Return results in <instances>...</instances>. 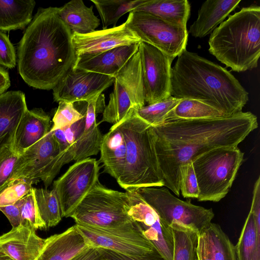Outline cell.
I'll list each match as a JSON object with an SVG mask.
<instances>
[{
	"instance_id": "6da1fadb",
	"label": "cell",
	"mask_w": 260,
	"mask_h": 260,
	"mask_svg": "<svg viewBox=\"0 0 260 260\" xmlns=\"http://www.w3.org/2000/svg\"><path fill=\"white\" fill-rule=\"evenodd\" d=\"M257 126L256 116L243 111L216 118L170 120L153 126L164 186L179 196L182 166L213 149L238 146Z\"/></svg>"
},
{
	"instance_id": "7a4b0ae2",
	"label": "cell",
	"mask_w": 260,
	"mask_h": 260,
	"mask_svg": "<svg viewBox=\"0 0 260 260\" xmlns=\"http://www.w3.org/2000/svg\"><path fill=\"white\" fill-rule=\"evenodd\" d=\"M58 10L40 8L18 44L19 74L35 88L52 89L76 59L72 32L59 17Z\"/></svg>"
},
{
	"instance_id": "3957f363",
	"label": "cell",
	"mask_w": 260,
	"mask_h": 260,
	"mask_svg": "<svg viewBox=\"0 0 260 260\" xmlns=\"http://www.w3.org/2000/svg\"><path fill=\"white\" fill-rule=\"evenodd\" d=\"M171 96L201 101L230 116L242 111L248 93L227 70L184 50L171 68Z\"/></svg>"
},
{
	"instance_id": "277c9868",
	"label": "cell",
	"mask_w": 260,
	"mask_h": 260,
	"mask_svg": "<svg viewBox=\"0 0 260 260\" xmlns=\"http://www.w3.org/2000/svg\"><path fill=\"white\" fill-rule=\"evenodd\" d=\"M209 52L237 72L257 68L260 56V7H244L211 34Z\"/></svg>"
},
{
	"instance_id": "5b68a950",
	"label": "cell",
	"mask_w": 260,
	"mask_h": 260,
	"mask_svg": "<svg viewBox=\"0 0 260 260\" xmlns=\"http://www.w3.org/2000/svg\"><path fill=\"white\" fill-rule=\"evenodd\" d=\"M124 138L126 154L122 175L117 180L124 189L164 186L155 149L153 126L132 109L116 124Z\"/></svg>"
},
{
	"instance_id": "8992f818",
	"label": "cell",
	"mask_w": 260,
	"mask_h": 260,
	"mask_svg": "<svg viewBox=\"0 0 260 260\" xmlns=\"http://www.w3.org/2000/svg\"><path fill=\"white\" fill-rule=\"evenodd\" d=\"M238 146L219 147L192 159L199 201L217 202L229 192L243 160Z\"/></svg>"
},
{
	"instance_id": "52a82bcc",
	"label": "cell",
	"mask_w": 260,
	"mask_h": 260,
	"mask_svg": "<svg viewBox=\"0 0 260 260\" xmlns=\"http://www.w3.org/2000/svg\"><path fill=\"white\" fill-rule=\"evenodd\" d=\"M129 206L126 191L108 188L99 180L69 217L77 224L115 226L133 221L128 215Z\"/></svg>"
},
{
	"instance_id": "ba28073f",
	"label": "cell",
	"mask_w": 260,
	"mask_h": 260,
	"mask_svg": "<svg viewBox=\"0 0 260 260\" xmlns=\"http://www.w3.org/2000/svg\"><path fill=\"white\" fill-rule=\"evenodd\" d=\"M73 160L70 156L60 153L52 133L50 131L19 155L8 184L17 179L29 180L34 184L42 181L47 188L63 166Z\"/></svg>"
},
{
	"instance_id": "9c48e42d",
	"label": "cell",
	"mask_w": 260,
	"mask_h": 260,
	"mask_svg": "<svg viewBox=\"0 0 260 260\" xmlns=\"http://www.w3.org/2000/svg\"><path fill=\"white\" fill-rule=\"evenodd\" d=\"M113 91L103 113L101 122L116 124L133 109L145 106L141 59L136 53L114 77Z\"/></svg>"
},
{
	"instance_id": "30bf717a",
	"label": "cell",
	"mask_w": 260,
	"mask_h": 260,
	"mask_svg": "<svg viewBox=\"0 0 260 260\" xmlns=\"http://www.w3.org/2000/svg\"><path fill=\"white\" fill-rule=\"evenodd\" d=\"M139 194L170 225L176 222L188 226L199 234L212 222L214 213L211 208L183 201L172 194L166 187H147L136 189Z\"/></svg>"
},
{
	"instance_id": "8fae6325",
	"label": "cell",
	"mask_w": 260,
	"mask_h": 260,
	"mask_svg": "<svg viewBox=\"0 0 260 260\" xmlns=\"http://www.w3.org/2000/svg\"><path fill=\"white\" fill-rule=\"evenodd\" d=\"M74 225L88 247L129 255H141L156 249L134 221L106 227L77 223Z\"/></svg>"
},
{
	"instance_id": "7c38bea8",
	"label": "cell",
	"mask_w": 260,
	"mask_h": 260,
	"mask_svg": "<svg viewBox=\"0 0 260 260\" xmlns=\"http://www.w3.org/2000/svg\"><path fill=\"white\" fill-rule=\"evenodd\" d=\"M125 22L141 42L155 47L174 59L186 49L188 36L187 27L141 12L129 13Z\"/></svg>"
},
{
	"instance_id": "4fadbf2b",
	"label": "cell",
	"mask_w": 260,
	"mask_h": 260,
	"mask_svg": "<svg viewBox=\"0 0 260 260\" xmlns=\"http://www.w3.org/2000/svg\"><path fill=\"white\" fill-rule=\"evenodd\" d=\"M99 161L88 157L76 161L59 178L53 189L58 199L63 217L70 215L99 180Z\"/></svg>"
},
{
	"instance_id": "5bb4252c",
	"label": "cell",
	"mask_w": 260,
	"mask_h": 260,
	"mask_svg": "<svg viewBox=\"0 0 260 260\" xmlns=\"http://www.w3.org/2000/svg\"><path fill=\"white\" fill-rule=\"evenodd\" d=\"M140 54L145 102L153 104L171 96V64L174 59L141 42Z\"/></svg>"
},
{
	"instance_id": "9a60e30c",
	"label": "cell",
	"mask_w": 260,
	"mask_h": 260,
	"mask_svg": "<svg viewBox=\"0 0 260 260\" xmlns=\"http://www.w3.org/2000/svg\"><path fill=\"white\" fill-rule=\"evenodd\" d=\"M125 191L129 198V216L164 258L172 260L173 239L170 226L159 217L136 189Z\"/></svg>"
},
{
	"instance_id": "2e32d148",
	"label": "cell",
	"mask_w": 260,
	"mask_h": 260,
	"mask_svg": "<svg viewBox=\"0 0 260 260\" xmlns=\"http://www.w3.org/2000/svg\"><path fill=\"white\" fill-rule=\"evenodd\" d=\"M114 78L71 67L52 89L54 101L70 103L87 101L102 93Z\"/></svg>"
},
{
	"instance_id": "e0dca14e",
	"label": "cell",
	"mask_w": 260,
	"mask_h": 260,
	"mask_svg": "<svg viewBox=\"0 0 260 260\" xmlns=\"http://www.w3.org/2000/svg\"><path fill=\"white\" fill-rule=\"evenodd\" d=\"M72 41L76 57L92 56L117 47L141 42L125 22L87 34L72 33Z\"/></svg>"
},
{
	"instance_id": "ac0fdd59",
	"label": "cell",
	"mask_w": 260,
	"mask_h": 260,
	"mask_svg": "<svg viewBox=\"0 0 260 260\" xmlns=\"http://www.w3.org/2000/svg\"><path fill=\"white\" fill-rule=\"evenodd\" d=\"M103 93H99L86 101L74 103L75 108L85 116L83 131L75 145L74 160H82L100 152L103 137L96 122V117L103 113L106 107Z\"/></svg>"
},
{
	"instance_id": "d6986e66",
	"label": "cell",
	"mask_w": 260,
	"mask_h": 260,
	"mask_svg": "<svg viewBox=\"0 0 260 260\" xmlns=\"http://www.w3.org/2000/svg\"><path fill=\"white\" fill-rule=\"evenodd\" d=\"M34 229L20 224L0 236V247L14 260H36L45 243Z\"/></svg>"
},
{
	"instance_id": "ffe728a7",
	"label": "cell",
	"mask_w": 260,
	"mask_h": 260,
	"mask_svg": "<svg viewBox=\"0 0 260 260\" xmlns=\"http://www.w3.org/2000/svg\"><path fill=\"white\" fill-rule=\"evenodd\" d=\"M28 110L22 91H9L0 94V152L12 146L18 126Z\"/></svg>"
},
{
	"instance_id": "44dd1931",
	"label": "cell",
	"mask_w": 260,
	"mask_h": 260,
	"mask_svg": "<svg viewBox=\"0 0 260 260\" xmlns=\"http://www.w3.org/2000/svg\"><path fill=\"white\" fill-rule=\"evenodd\" d=\"M139 44L117 47L92 56L76 57L72 67L114 77L138 52Z\"/></svg>"
},
{
	"instance_id": "7402d4cb",
	"label": "cell",
	"mask_w": 260,
	"mask_h": 260,
	"mask_svg": "<svg viewBox=\"0 0 260 260\" xmlns=\"http://www.w3.org/2000/svg\"><path fill=\"white\" fill-rule=\"evenodd\" d=\"M51 129L50 116L41 108L28 110L16 129L12 147L21 154L44 137Z\"/></svg>"
},
{
	"instance_id": "603a6c76",
	"label": "cell",
	"mask_w": 260,
	"mask_h": 260,
	"mask_svg": "<svg viewBox=\"0 0 260 260\" xmlns=\"http://www.w3.org/2000/svg\"><path fill=\"white\" fill-rule=\"evenodd\" d=\"M88 247L73 225L45 239L44 247L36 260H70Z\"/></svg>"
},
{
	"instance_id": "cb8c5ba5",
	"label": "cell",
	"mask_w": 260,
	"mask_h": 260,
	"mask_svg": "<svg viewBox=\"0 0 260 260\" xmlns=\"http://www.w3.org/2000/svg\"><path fill=\"white\" fill-rule=\"evenodd\" d=\"M240 0H207L199 11L197 20L190 26L188 32L195 38H203L224 21L234 10Z\"/></svg>"
},
{
	"instance_id": "d4e9b609",
	"label": "cell",
	"mask_w": 260,
	"mask_h": 260,
	"mask_svg": "<svg viewBox=\"0 0 260 260\" xmlns=\"http://www.w3.org/2000/svg\"><path fill=\"white\" fill-rule=\"evenodd\" d=\"M100 152L99 161L103 164L104 171L118 180L124 169L126 149L123 135L117 125H113L103 136Z\"/></svg>"
},
{
	"instance_id": "484cf974",
	"label": "cell",
	"mask_w": 260,
	"mask_h": 260,
	"mask_svg": "<svg viewBox=\"0 0 260 260\" xmlns=\"http://www.w3.org/2000/svg\"><path fill=\"white\" fill-rule=\"evenodd\" d=\"M132 12L149 14L167 22L186 27L190 5L187 0H144Z\"/></svg>"
},
{
	"instance_id": "4316f807",
	"label": "cell",
	"mask_w": 260,
	"mask_h": 260,
	"mask_svg": "<svg viewBox=\"0 0 260 260\" xmlns=\"http://www.w3.org/2000/svg\"><path fill=\"white\" fill-rule=\"evenodd\" d=\"M58 14L72 33L84 35L95 30L100 20L82 0H72L58 8Z\"/></svg>"
},
{
	"instance_id": "83f0119b",
	"label": "cell",
	"mask_w": 260,
	"mask_h": 260,
	"mask_svg": "<svg viewBox=\"0 0 260 260\" xmlns=\"http://www.w3.org/2000/svg\"><path fill=\"white\" fill-rule=\"evenodd\" d=\"M34 0H0V30L23 29L32 19Z\"/></svg>"
},
{
	"instance_id": "f1b7e54d",
	"label": "cell",
	"mask_w": 260,
	"mask_h": 260,
	"mask_svg": "<svg viewBox=\"0 0 260 260\" xmlns=\"http://www.w3.org/2000/svg\"><path fill=\"white\" fill-rule=\"evenodd\" d=\"M173 239L172 260H198L197 248L199 234L183 224L173 222L170 225Z\"/></svg>"
},
{
	"instance_id": "f546056e",
	"label": "cell",
	"mask_w": 260,
	"mask_h": 260,
	"mask_svg": "<svg viewBox=\"0 0 260 260\" xmlns=\"http://www.w3.org/2000/svg\"><path fill=\"white\" fill-rule=\"evenodd\" d=\"M237 260H260V236L249 212L235 245Z\"/></svg>"
},
{
	"instance_id": "4dcf8cb0",
	"label": "cell",
	"mask_w": 260,
	"mask_h": 260,
	"mask_svg": "<svg viewBox=\"0 0 260 260\" xmlns=\"http://www.w3.org/2000/svg\"><path fill=\"white\" fill-rule=\"evenodd\" d=\"M224 116L225 115L221 111L201 101L182 99L169 113L165 122L173 120L216 118Z\"/></svg>"
},
{
	"instance_id": "1f68e13d",
	"label": "cell",
	"mask_w": 260,
	"mask_h": 260,
	"mask_svg": "<svg viewBox=\"0 0 260 260\" xmlns=\"http://www.w3.org/2000/svg\"><path fill=\"white\" fill-rule=\"evenodd\" d=\"M144 0H91L99 14L103 29L113 25L123 15L130 13L141 5Z\"/></svg>"
},
{
	"instance_id": "d6a6232c",
	"label": "cell",
	"mask_w": 260,
	"mask_h": 260,
	"mask_svg": "<svg viewBox=\"0 0 260 260\" xmlns=\"http://www.w3.org/2000/svg\"><path fill=\"white\" fill-rule=\"evenodd\" d=\"M34 193L38 210L46 230L55 226L63 217L60 203L54 190L34 188Z\"/></svg>"
},
{
	"instance_id": "836d02e7",
	"label": "cell",
	"mask_w": 260,
	"mask_h": 260,
	"mask_svg": "<svg viewBox=\"0 0 260 260\" xmlns=\"http://www.w3.org/2000/svg\"><path fill=\"white\" fill-rule=\"evenodd\" d=\"M202 232L207 238L214 260H237L235 245L219 225L211 222Z\"/></svg>"
},
{
	"instance_id": "e575fe53",
	"label": "cell",
	"mask_w": 260,
	"mask_h": 260,
	"mask_svg": "<svg viewBox=\"0 0 260 260\" xmlns=\"http://www.w3.org/2000/svg\"><path fill=\"white\" fill-rule=\"evenodd\" d=\"M181 100L171 96L160 101L145 105L137 109L136 113L149 124L157 126L164 123L168 115Z\"/></svg>"
},
{
	"instance_id": "d590c367",
	"label": "cell",
	"mask_w": 260,
	"mask_h": 260,
	"mask_svg": "<svg viewBox=\"0 0 260 260\" xmlns=\"http://www.w3.org/2000/svg\"><path fill=\"white\" fill-rule=\"evenodd\" d=\"M33 182L25 180H15L8 184L0 192V207L14 204L30 193Z\"/></svg>"
},
{
	"instance_id": "8d00e7d4",
	"label": "cell",
	"mask_w": 260,
	"mask_h": 260,
	"mask_svg": "<svg viewBox=\"0 0 260 260\" xmlns=\"http://www.w3.org/2000/svg\"><path fill=\"white\" fill-rule=\"evenodd\" d=\"M21 216V224L30 226L35 230H46L45 224L38 210L35 196L34 188L22 199Z\"/></svg>"
},
{
	"instance_id": "74e56055",
	"label": "cell",
	"mask_w": 260,
	"mask_h": 260,
	"mask_svg": "<svg viewBox=\"0 0 260 260\" xmlns=\"http://www.w3.org/2000/svg\"><path fill=\"white\" fill-rule=\"evenodd\" d=\"M83 116L75 108L74 103L60 101L52 119L50 132L69 126Z\"/></svg>"
},
{
	"instance_id": "f35d334b",
	"label": "cell",
	"mask_w": 260,
	"mask_h": 260,
	"mask_svg": "<svg viewBox=\"0 0 260 260\" xmlns=\"http://www.w3.org/2000/svg\"><path fill=\"white\" fill-rule=\"evenodd\" d=\"M180 192L185 198H196L199 194V189L192 163L190 161L180 169Z\"/></svg>"
},
{
	"instance_id": "ab89813d",
	"label": "cell",
	"mask_w": 260,
	"mask_h": 260,
	"mask_svg": "<svg viewBox=\"0 0 260 260\" xmlns=\"http://www.w3.org/2000/svg\"><path fill=\"white\" fill-rule=\"evenodd\" d=\"M19 155L12 146L6 148L0 152V192L8 184Z\"/></svg>"
},
{
	"instance_id": "60d3db41",
	"label": "cell",
	"mask_w": 260,
	"mask_h": 260,
	"mask_svg": "<svg viewBox=\"0 0 260 260\" xmlns=\"http://www.w3.org/2000/svg\"><path fill=\"white\" fill-rule=\"evenodd\" d=\"M17 62L15 48L7 35L0 30V65L14 68Z\"/></svg>"
},
{
	"instance_id": "b9f144b4",
	"label": "cell",
	"mask_w": 260,
	"mask_h": 260,
	"mask_svg": "<svg viewBox=\"0 0 260 260\" xmlns=\"http://www.w3.org/2000/svg\"><path fill=\"white\" fill-rule=\"evenodd\" d=\"M99 249L103 256L108 260H165L156 249L141 255H129L107 249Z\"/></svg>"
},
{
	"instance_id": "7bdbcfd3",
	"label": "cell",
	"mask_w": 260,
	"mask_h": 260,
	"mask_svg": "<svg viewBox=\"0 0 260 260\" xmlns=\"http://www.w3.org/2000/svg\"><path fill=\"white\" fill-rule=\"evenodd\" d=\"M23 198L14 204L0 207V210L8 219L12 228L17 227L21 224V209Z\"/></svg>"
},
{
	"instance_id": "ee69618b",
	"label": "cell",
	"mask_w": 260,
	"mask_h": 260,
	"mask_svg": "<svg viewBox=\"0 0 260 260\" xmlns=\"http://www.w3.org/2000/svg\"><path fill=\"white\" fill-rule=\"evenodd\" d=\"M252 214L257 234L260 236V177L258 176L253 187L250 211Z\"/></svg>"
},
{
	"instance_id": "f6af8a7d",
	"label": "cell",
	"mask_w": 260,
	"mask_h": 260,
	"mask_svg": "<svg viewBox=\"0 0 260 260\" xmlns=\"http://www.w3.org/2000/svg\"><path fill=\"white\" fill-rule=\"evenodd\" d=\"M197 253L198 260H214L207 238L202 231L198 236Z\"/></svg>"
},
{
	"instance_id": "bcb514c9",
	"label": "cell",
	"mask_w": 260,
	"mask_h": 260,
	"mask_svg": "<svg viewBox=\"0 0 260 260\" xmlns=\"http://www.w3.org/2000/svg\"><path fill=\"white\" fill-rule=\"evenodd\" d=\"M104 258L99 249L88 247L70 260H104Z\"/></svg>"
},
{
	"instance_id": "7dc6e473",
	"label": "cell",
	"mask_w": 260,
	"mask_h": 260,
	"mask_svg": "<svg viewBox=\"0 0 260 260\" xmlns=\"http://www.w3.org/2000/svg\"><path fill=\"white\" fill-rule=\"evenodd\" d=\"M11 85L8 72L0 66V94L5 92Z\"/></svg>"
},
{
	"instance_id": "c3c4849f",
	"label": "cell",
	"mask_w": 260,
	"mask_h": 260,
	"mask_svg": "<svg viewBox=\"0 0 260 260\" xmlns=\"http://www.w3.org/2000/svg\"><path fill=\"white\" fill-rule=\"evenodd\" d=\"M0 260H14L0 247Z\"/></svg>"
},
{
	"instance_id": "681fc988",
	"label": "cell",
	"mask_w": 260,
	"mask_h": 260,
	"mask_svg": "<svg viewBox=\"0 0 260 260\" xmlns=\"http://www.w3.org/2000/svg\"><path fill=\"white\" fill-rule=\"evenodd\" d=\"M104 260H108V259L106 258L105 257H104Z\"/></svg>"
}]
</instances>
